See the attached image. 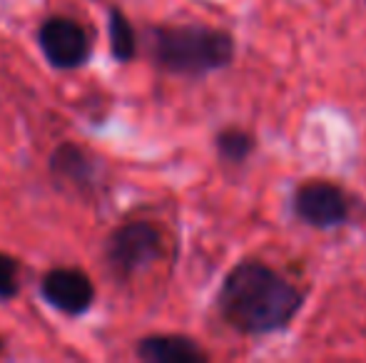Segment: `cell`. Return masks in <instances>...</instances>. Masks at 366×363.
Segmentation results:
<instances>
[{
  "mask_svg": "<svg viewBox=\"0 0 366 363\" xmlns=\"http://www.w3.org/2000/svg\"><path fill=\"white\" fill-rule=\"evenodd\" d=\"M38 48L48 65L60 73L68 70H80L90 63L92 58V38L82 23L68 15H53L40 23L38 33Z\"/></svg>",
  "mask_w": 366,
  "mask_h": 363,
  "instance_id": "5",
  "label": "cell"
},
{
  "mask_svg": "<svg viewBox=\"0 0 366 363\" xmlns=\"http://www.w3.org/2000/svg\"><path fill=\"white\" fill-rule=\"evenodd\" d=\"M214 152L227 167H242L257 152V137L244 127H222L214 135Z\"/></svg>",
  "mask_w": 366,
  "mask_h": 363,
  "instance_id": "10",
  "label": "cell"
},
{
  "mask_svg": "<svg viewBox=\"0 0 366 363\" xmlns=\"http://www.w3.org/2000/svg\"><path fill=\"white\" fill-rule=\"evenodd\" d=\"M20 294V262L0 252V301H10Z\"/></svg>",
  "mask_w": 366,
  "mask_h": 363,
  "instance_id": "11",
  "label": "cell"
},
{
  "mask_svg": "<svg viewBox=\"0 0 366 363\" xmlns=\"http://www.w3.org/2000/svg\"><path fill=\"white\" fill-rule=\"evenodd\" d=\"M102 252L110 274L127 281L164 257V234L147 219L125 222L107 234Z\"/></svg>",
  "mask_w": 366,
  "mask_h": 363,
  "instance_id": "3",
  "label": "cell"
},
{
  "mask_svg": "<svg viewBox=\"0 0 366 363\" xmlns=\"http://www.w3.org/2000/svg\"><path fill=\"white\" fill-rule=\"evenodd\" d=\"M292 214L309 229H339L352 219L354 199L342 184L332 180H304L294 187Z\"/></svg>",
  "mask_w": 366,
  "mask_h": 363,
  "instance_id": "4",
  "label": "cell"
},
{
  "mask_svg": "<svg viewBox=\"0 0 366 363\" xmlns=\"http://www.w3.org/2000/svg\"><path fill=\"white\" fill-rule=\"evenodd\" d=\"M3 349H5V346H3V339H0V354H3Z\"/></svg>",
  "mask_w": 366,
  "mask_h": 363,
  "instance_id": "12",
  "label": "cell"
},
{
  "mask_svg": "<svg viewBox=\"0 0 366 363\" xmlns=\"http://www.w3.org/2000/svg\"><path fill=\"white\" fill-rule=\"evenodd\" d=\"M214 304L232 331L259 339L290 329L307 304V291L272 264L247 257L224 274Z\"/></svg>",
  "mask_w": 366,
  "mask_h": 363,
  "instance_id": "1",
  "label": "cell"
},
{
  "mask_svg": "<svg viewBox=\"0 0 366 363\" xmlns=\"http://www.w3.org/2000/svg\"><path fill=\"white\" fill-rule=\"evenodd\" d=\"M135 356L145 363H207L209 354L187 334H149L135 344Z\"/></svg>",
  "mask_w": 366,
  "mask_h": 363,
  "instance_id": "8",
  "label": "cell"
},
{
  "mask_svg": "<svg viewBox=\"0 0 366 363\" xmlns=\"http://www.w3.org/2000/svg\"><path fill=\"white\" fill-rule=\"evenodd\" d=\"M107 43H110V58L117 65H130L137 58L140 43L135 25L120 5H107Z\"/></svg>",
  "mask_w": 366,
  "mask_h": 363,
  "instance_id": "9",
  "label": "cell"
},
{
  "mask_svg": "<svg viewBox=\"0 0 366 363\" xmlns=\"http://www.w3.org/2000/svg\"><path fill=\"white\" fill-rule=\"evenodd\" d=\"M50 177L80 197H95L100 189L102 167L100 160L80 142H60L48 157Z\"/></svg>",
  "mask_w": 366,
  "mask_h": 363,
  "instance_id": "7",
  "label": "cell"
},
{
  "mask_svg": "<svg viewBox=\"0 0 366 363\" xmlns=\"http://www.w3.org/2000/svg\"><path fill=\"white\" fill-rule=\"evenodd\" d=\"M40 296L50 309L65 316H82L95 306L97 291L80 267H53L40 279Z\"/></svg>",
  "mask_w": 366,
  "mask_h": 363,
  "instance_id": "6",
  "label": "cell"
},
{
  "mask_svg": "<svg viewBox=\"0 0 366 363\" xmlns=\"http://www.w3.org/2000/svg\"><path fill=\"white\" fill-rule=\"evenodd\" d=\"M147 58L159 73L202 80L227 70L237 58L234 35L204 23H159L145 28Z\"/></svg>",
  "mask_w": 366,
  "mask_h": 363,
  "instance_id": "2",
  "label": "cell"
}]
</instances>
